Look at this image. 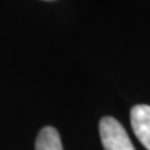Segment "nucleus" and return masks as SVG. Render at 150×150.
<instances>
[{
  "mask_svg": "<svg viewBox=\"0 0 150 150\" xmlns=\"http://www.w3.org/2000/svg\"><path fill=\"white\" fill-rule=\"evenodd\" d=\"M99 132L104 150H135L125 128L115 118H102L99 124Z\"/></svg>",
  "mask_w": 150,
  "mask_h": 150,
  "instance_id": "obj_1",
  "label": "nucleus"
},
{
  "mask_svg": "<svg viewBox=\"0 0 150 150\" xmlns=\"http://www.w3.org/2000/svg\"><path fill=\"white\" fill-rule=\"evenodd\" d=\"M131 125L139 142L150 150V106L138 104L131 110Z\"/></svg>",
  "mask_w": 150,
  "mask_h": 150,
  "instance_id": "obj_2",
  "label": "nucleus"
},
{
  "mask_svg": "<svg viewBox=\"0 0 150 150\" xmlns=\"http://www.w3.org/2000/svg\"><path fill=\"white\" fill-rule=\"evenodd\" d=\"M36 150H64L57 129L53 127H45L39 132L35 143Z\"/></svg>",
  "mask_w": 150,
  "mask_h": 150,
  "instance_id": "obj_3",
  "label": "nucleus"
}]
</instances>
